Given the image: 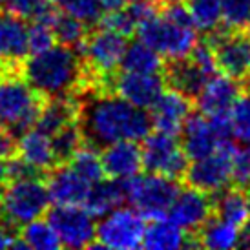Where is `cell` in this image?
<instances>
[{"instance_id": "6da1fadb", "label": "cell", "mask_w": 250, "mask_h": 250, "mask_svg": "<svg viewBox=\"0 0 250 250\" xmlns=\"http://www.w3.org/2000/svg\"><path fill=\"white\" fill-rule=\"evenodd\" d=\"M79 128L84 145L91 148H104L119 141L143 143L152 132V117L148 110L137 108L117 93L86 86L79 95Z\"/></svg>"}, {"instance_id": "7a4b0ae2", "label": "cell", "mask_w": 250, "mask_h": 250, "mask_svg": "<svg viewBox=\"0 0 250 250\" xmlns=\"http://www.w3.org/2000/svg\"><path fill=\"white\" fill-rule=\"evenodd\" d=\"M21 73L44 99L77 97L86 86L95 84L81 51L59 42L31 53L22 64Z\"/></svg>"}, {"instance_id": "3957f363", "label": "cell", "mask_w": 250, "mask_h": 250, "mask_svg": "<svg viewBox=\"0 0 250 250\" xmlns=\"http://www.w3.org/2000/svg\"><path fill=\"white\" fill-rule=\"evenodd\" d=\"M199 29L185 4L167 6L163 13H153L137 28V37L153 49H157L165 61H181L192 55L199 44Z\"/></svg>"}, {"instance_id": "277c9868", "label": "cell", "mask_w": 250, "mask_h": 250, "mask_svg": "<svg viewBox=\"0 0 250 250\" xmlns=\"http://www.w3.org/2000/svg\"><path fill=\"white\" fill-rule=\"evenodd\" d=\"M46 99L17 73H4L0 79V126H6L19 137L39 121Z\"/></svg>"}, {"instance_id": "5b68a950", "label": "cell", "mask_w": 250, "mask_h": 250, "mask_svg": "<svg viewBox=\"0 0 250 250\" xmlns=\"http://www.w3.org/2000/svg\"><path fill=\"white\" fill-rule=\"evenodd\" d=\"M0 215L11 229H21L22 225L42 217L51 205L48 183L42 175L9 181L0 192Z\"/></svg>"}, {"instance_id": "8992f818", "label": "cell", "mask_w": 250, "mask_h": 250, "mask_svg": "<svg viewBox=\"0 0 250 250\" xmlns=\"http://www.w3.org/2000/svg\"><path fill=\"white\" fill-rule=\"evenodd\" d=\"M125 188L126 201L135 210H139L146 219L167 215L181 190L177 179L155 172L137 174L132 179L125 181Z\"/></svg>"}, {"instance_id": "52a82bcc", "label": "cell", "mask_w": 250, "mask_h": 250, "mask_svg": "<svg viewBox=\"0 0 250 250\" xmlns=\"http://www.w3.org/2000/svg\"><path fill=\"white\" fill-rule=\"evenodd\" d=\"M239 150L234 141H229L210 153L207 157L190 161L185 177L188 185L207 192L210 195H217L236 183V167Z\"/></svg>"}, {"instance_id": "ba28073f", "label": "cell", "mask_w": 250, "mask_h": 250, "mask_svg": "<svg viewBox=\"0 0 250 250\" xmlns=\"http://www.w3.org/2000/svg\"><path fill=\"white\" fill-rule=\"evenodd\" d=\"M146 230V217L139 210L130 207H117L101 215L93 249L135 250L143 247Z\"/></svg>"}, {"instance_id": "9c48e42d", "label": "cell", "mask_w": 250, "mask_h": 250, "mask_svg": "<svg viewBox=\"0 0 250 250\" xmlns=\"http://www.w3.org/2000/svg\"><path fill=\"white\" fill-rule=\"evenodd\" d=\"M126 46L128 39L106 26L88 33L79 51L86 62V68L95 79V86H99L104 77L115 73L121 68Z\"/></svg>"}, {"instance_id": "30bf717a", "label": "cell", "mask_w": 250, "mask_h": 250, "mask_svg": "<svg viewBox=\"0 0 250 250\" xmlns=\"http://www.w3.org/2000/svg\"><path fill=\"white\" fill-rule=\"evenodd\" d=\"M179 139L188 159L194 161L214 153L234 137L230 133L229 117H208L199 111L197 115L192 113L185 123Z\"/></svg>"}, {"instance_id": "8fae6325", "label": "cell", "mask_w": 250, "mask_h": 250, "mask_svg": "<svg viewBox=\"0 0 250 250\" xmlns=\"http://www.w3.org/2000/svg\"><path fill=\"white\" fill-rule=\"evenodd\" d=\"M143 167L146 172H155L168 177H185L190 159L185 153L179 135L153 130L143 139Z\"/></svg>"}, {"instance_id": "7c38bea8", "label": "cell", "mask_w": 250, "mask_h": 250, "mask_svg": "<svg viewBox=\"0 0 250 250\" xmlns=\"http://www.w3.org/2000/svg\"><path fill=\"white\" fill-rule=\"evenodd\" d=\"M46 219L55 229L66 249H93L97 223L95 215L86 207H61L53 205L46 212Z\"/></svg>"}, {"instance_id": "4fadbf2b", "label": "cell", "mask_w": 250, "mask_h": 250, "mask_svg": "<svg viewBox=\"0 0 250 250\" xmlns=\"http://www.w3.org/2000/svg\"><path fill=\"white\" fill-rule=\"evenodd\" d=\"M97 88L117 93L137 108L150 110L153 103L167 88V81L161 73H133L121 70L104 77Z\"/></svg>"}, {"instance_id": "5bb4252c", "label": "cell", "mask_w": 250, "mask_h": 250, "mask_svg": "<svg viewBox=\"0 0 250 250\" xmlns=\"http://www.w3.org/2000/svg\"><path fill=\"white\" fill-rule=\"evenodd\" d=\"M29 24L11 11L0 13V71L17 73L29 55Z\"/></svg>"}, {"instance_id": "9a60e30c", "label": "cell", "mask_w": 250, "mask_h": 250, "mask_svg": "<svg viewBox=\"0 0 250 250\" xmlns=\"http://www.w3.org/2000/svg\"><path fill=\"white\" fill-rule=\"evenodd\" d=\"M217 70L243 81L250 75L249 31H223L212 39Z\"/></svg>"}, {"instance_id": "2e32d148", "label": "cell", "mask_w": 250, "mask_h": 250, "mask_svg": "<svg viewBox=\"0 0 250 250\" xmlns=\"http://www.w3.org/2000/svg\"><path fill=\"white\" fill-rule=\"evenodd\" d=\"M212 212H214L212 195L188 185L187 188H181L179 194L175 195L167 215L192 234L199 232V229L212 217Z\"/></svg>"}, {"instance_id": "e0dca14e", "label": "cell", "mask_w": 250, "mask_h": 250, "mask_svg": "<svg viewBox=\"0 0 250 250\" xmlns=\"http://www.w3.org/2000/svg\"><path fill=\"white\" fill-rule=\"evenodd\" d=\"M241 95V84L237 79L223 71H215L195 95L197 108L208 117H229L234 103Z\"/></svg>"}, {"instance_id": "ac0fdd59", "label": "cell", "mask_w": 250, "mask_h": 250, "mask_svg": "<svg viewBox=\"0 0 250 250\" xmlns=\"http://www.w3.org/2000/svg\"><path fill=\"white\" fill-rule=\"evenodd\" d=\"M192 97H188L187 93L175 88H165L150 108L153 130L179 135L185 123L192 115Z\"/></svg>"}, {"instance_id": "d6986e66", "label": "cell", "mask_w": 250, "mask_h": 250, "mask_svg": "<svg viewBox=\"0 0 250 250\" xmlns=\"http://www.w3.org/2000/svg\"><path fill=\"white\" fill-rule=\"evenodd\" d=\"M46 183L51 205L61 207H84L91 190L90 181L84 179L70 163H64L49 170Z\"/></svg>"}, {"instance_id": "ffe728a7", "label": "cell", "mask_w": 250, "mask_h": 250, "mask_svg": "<svg viewBox=\"0 0 250 250\" xmlns=\"http://www.w3.org/2000/svg\"><path fill=\"white\" fill-rule=\"evenodd\" d=\"M106 177L128 181L143 170V148L137 141H119L101 148Z\"/></svg>"}, {"instance_id": "44dd1931", "label": "cell", "mask_w": 250, "mask_h": 250, "mask_svg": "<svg viewBox=\"0 0 250 250\" xmlns=\"http://www.w3.org/2000/svg\"><path fill=\"white\" fill-rule=\"evenodd\" d=\"M19 157L29 163L41 172H49L59 167V159L53 150V143L48 133L39 130L37 126L29 128L19 137Z\"/></svg>"}, {"instance_id": "7402d4cb", "label": "cell", "mask_w": 250, "mask_h": 250, "mask_svg": "<svg viewBox=\"0 0 250 250\" xmlns=\"http://www.w3.org/2000/svg\"><path fill=\"white\" fill-rule=\"evenodd\" d=\"M194 245L188 237V232L179 227L168 215L153 217L146 223L143 247L148 250H177Z\"/></svg>"}, {"instance_id": "603a6c76", "label": "cell", "mask_w": 250, "mask_h": 250, "mask_svg": "<svg viewBox=\"0 0 250 250\" xmlns=\"http://www.w3.org/2000/svg\"><path fill=\"white\" fill-rule=\"evenodd\" d=\"M239 241H241V227L221 215L210 217L197 232V245L210 250L237 249Z\"/></svg>"}, {"instance_id": "cb8c5ba5", "label": "cell", "mask_w": 250, "mask_h": 250, "mask_svg": "<svg viewBox=\"0 0 250 250\" xmlns=\"http://www.w3.org/2000/svg\"><path fill=\"white\" fill-rule=\"evenodd\" d=\"M212 75L214 73L205 70L192 57H187L170 64L167 70V83L170 84V88L187 93L188 97H195Z\"/></svg>"}, {"instance_id": "d4e9b609", "label": "cell", "mask_w": 250, "mask_h": 250, "mask_svg": "<svg viewBox=\"0 0 250 250\" xmlns=\"http://www.w3.org/2000/svg\"><path fill=\"white\" fill-rule=\"evenodd\" d=\"M77 117H79V101H77V97L46 99L35 126L51 137L53 133L62 130L64 126L75 123Z\"/></svg>"}, {"instance_id": "484cf974", "label": "cell", "mask_w": 250, "mask_h": 250, "mask_svg": "<svg viewBox=\"0 0 250 250\" xmlns=\"http://www.w3.org/2000/svg\"><path fill=\"white\" fill-rule=\"evenodd\" d=\"M126 201V188L125 181L119 179H101L97 183L91 185L90 195H88V201H86V208L90 210L95 217L108 214L113 208L121 207Z\"/></svg>"}, {"instance_id": "4316f807", "label": "cell", "mask_w": 250, "mask_h": 250, "mask_svg": "<svg viewBox=\"0 0 250 250\" xmlns=\"http://www.w3.org/2000/svg\"><path fill=\"white\" fill-rule=\"evenodd\" d=\"M121 70L133 71V73H163L165 57L137 37V41L128 42L123 55V62H121Z\"/></svg>"}, {"instance_id": "83f0119b", "label": "cell", "mask_w": 250, "mask_h": 250, "mask_svg": "<svg viewBox=\"0 0 250 250\" xmlns=\"http://www.w3.org/2000/svg\"><path fill=\"white\" fill-rule=\"evenodd\" d=\"M215 215H221L229 221L243 227L250 221V199L249 192L239 187H229L215 195L214 199Z\"/></svg>"}, {"instance_id": "f1b7e54d", "label": "cell", "mask_w": 250, "mask_h": 250, "mask_svg": "<svg viewBox=\"0 0 250 250\" xmlns=\"http://www.w3.org/2000/svg\"><path fill=\"white\" fill-rule=\"evenodd\" d=\"M19 237L22 239V243L26 245V249L57 250L62 247L55 229L51 227V223L48 219H42V217L22 225L19 229Z\"/></svg>"}, {"instance_id": "f546056e", "label": "cell", "mask_w": 250, "mask_h": 250, "mask_svg": "<svg viewBox=\"0 0 250 250\" xmlns=\"http://www.w3.org/2000/svg\"><path fill=\"white\" fill-rule=\"evenodd\" d=\"M188 13L203 33H215L223 26V0H187Z\"/></svg>"}, {"instance_id": "4dcf8cb0", "label": "cell", "mask_w": 250, "mask_h": 250, "mask_svg": "<svg viewBox=\"0 0 250 250\" xmlns=\"http://www.w3.org/2000/svg\"><path fill=\"white\" fill-rule=\"evenodd\" d=\"M4 9L19 15L26 21H46L53 22L59 15V6L53 0H2Z\"/></svg>"}, {"instance_id": "1f68e13d", "label": "cell", "mask_w": 250, "mask_h": 250, "mask_svg": "<svg viewBox=\"0 0 250 250\" xmlns=\"http://www.w3.org/2000/svg\"><path fill=\"white\" fill-rule=\"evenodd\" d=\"M53 29H55V37L59 44L70 46V48L81 49L84 44L86 37H88V24H84L83 21H79L71 15L59 11L55 19H53Z\"/></svg>"}, {"instance_id": "d6a6232c", "label": "cell", "mask_w": 250, "mask_h": 250, "mask_svg": "<svg viewBox=\"0 0 250 250\" xmlns=\"http://www.w3.org/2000/svg\"><path fill=\"white\" fill-rule=\"evenodd\" d=\"M51 143H53V150L57 153L59 165L70 163L71 157L84 146V137L79 128V123L75 121L71 125L64 126L62 130H59L57 133H53Z\"/></svg>"}, {"instance_id": "836d02e7", "label": "cell", "mask_w": 250, "mask_h": 250, "mask_svg": "<svg viewBox=\"0 0 250 250\" xmlns=\"http://www.w3.org/2000/svg\"><path fill=\"white\" fill-rule=\"evenodd\" d=\"M230 133L237 143H250V90L241 91V95L229 111Z\"/></svg>"}, {"instance_id": "e575fe53", "label": "cell", "mask_w": 250, "mask_h": 250, "mask_svg": "<svg viewBox=\"0 0 250 250\" xmlns=\"http://www.w3.org/2000/svg\"><path fill=\"white\" fill-rule=\"evenodd\" d=\"M59 9L75 17L88 26H95L103 21L106 7L103 0H53Z\"/></svg>"}, {"instance_id": "d590c367", "label": "cell", "mask_w": 250, "mask_h": 250, "mask_svg": "<svg viewBox=\"0 0 250 250\" xmlns=\"http://www.w3.org/2000/svg\"><path fill=\"white\" fill-rule=\"evenodd\" d=\"M139 24H141V19L135 4H126V6L110 9L103 17V26L117 31L121 35H125L126 39L137 33Z\"/></svg>"}, {"instance_id": "8d00e7d4", "label": "cell", "mask_w": 250, "mask_h": 250, "mask_svg": "<svg viewBox=\"0 0 250 250\" xmlns=\"http://www.w3.org/2000/svg\"><path fill=\"white\" fill-rule=\"evenodd\" d=\"M70 165L83 175L84 179L90 181L91 185L106 177L104 167H103V161H101V152H97V148H91L88 145H84L71 157Z\"/></svg>"}, {"instance_id": "74e56055", "label": "cell", "mask_w": 250, "mask_h": 250, "mask_svg": "<svg viewBox=\"0 0 250 250\" xmlns=\"http://www.w3.org/2000/svg\"><path fill=\"white\" fill-rule=\"evenodd\" d=\"M223 28L250 31V0H223Z\"/></svg>"}, {"instance_id": "f35d334b", "label": "cell", "mask_w": 250, "mask_h": 250, "mask_svg": "<svg viewBox=\"0 0 250 250\" xmlns=\"http://www.w3.org/2000/svg\"><path fill=\"white\" fill-rule=\"evenodd\" d=\"M28 41H29V55L55 46L57 37H55L53 24L46 21H31L28 31Z\"/></svg>"}, {"instance_id": "ab89813d", "label": "cell", "mask_w": 250, "mask_h": 250, "mask_svg": "<svg viewBox=\"0 0 250 250\" xmlns=\"http://www.w3.org/2000/svg\"><path fill=\"white\" fill-rule=\"evenodd\" d=\"M19 155V135L6 126H0V159L9 161Z\"/></svg>"}, {"instance_id": "60d3db41", "label": "cell", "mask_w": 250, "mask_h": 250, "mask_svg": "<svg viewBox=\"0 0 250 250\" xmlns=\"http://www.w3.org/2000/svg\"><path fill=\"white\" fill-rule=\"evenodd\" d=\"M236 183L241 187H250V143H247L237 155Z\"/></svg>"}, {"instance_id": "b9f144b4", "label": "cell", "mask_w": 250, "mask_h": 250, "mask_svg": "<svg viewBox=\"0 0 250 250\" xmlns=\"http://www.w3.org/2000/svg\"><path fill=\"white\" fill-rule=\"evenodd\" d=\"M17 236H19V232L13 234L6 223H0V249H13Z\"/></svg>"}, {"instance_id": "7bdbcfd3", "label": "cell", "mask_w": 250, "mask_h": 250, "mask_svg": "<svg viewBox=\"0 0 250 250\" xmlns=\"http://www.w3.org/2000/svg\"><path fill=\"white\" fill-rule=\"evenodd\" d=\"M241 249H250V221L245 223L241 227V241H239Z\"/></svg>"}, {"instance_id": "ee69618b", "label": "cell", "mask_w": 250, "mask_h": 250, "mask_svg": "<svg viewBox=\"0 0 250 250\" xmlns=\"http://www.w3.org/2000/svg\"><path fill=\"white\" fill-rule=\"evenodd\" d=\"M135 2H141V0H103L106 11L115 9V7H121V6H126V4H135Z\"/></svg>"}, {"instance_id": "f6af8a7d", "label": "cell", "mask_w": 250, "mask_h": 250, "mask_svg": "<svg viewBox=\"0 0 250 250\" xmlns=\"http://www.w3.org/2000/svg\"><path fill=\"white\" fill-rule=\"evenodd\" d=\"M9 183V172H7V161L0 159V192Z\"/></svg>"}, {"instance_id": "bcb514c9", "label": "cell", "mask_w": 250, "mask_h": 250, "mask_svg": "<svg viewBox=\"0 0 250 250\" xmlns=\"http://www.w3.org/2000/svg\"><path fill=\"white\" fill-rule=\"evenodd\" d=\"M159 4H163V6H177V4H185L187 0H157Z\"/></svg>"}, {"instance_id": "7dc6e473", "label": "cell", "mask_w": 250, "mask_h": 250, "mask_svg": "<svg viewBox=\"0 0 250 250\" xmlns=\"http://www.w3.org/2000/svg\"><path fill=\"white\" fill-rule=\"evenodd\" d=\"M0 210H2V199H0Z\"/></svg>"}, {"instance_id": "c3c4849f", "label": "cell", "mask_w": 250, "mask_h": 250, "mask_svg": "<svg viewBox=\"0 0 250 250\" xmlns=\"http://www.w3.org/2000/svg\"><path fill=\"white\" fill-rule=\"evenodd\" d=\"M2 6H4V4H2V0H0V7H2Z\"/></svg>"}, {"instance_id": "681fc988", "label": "cell", "mask_w": 250, "mask_h": 250, "mask_svg": "<svg viewBox=\"0 0 250 250\" xmlns=\"http://www.w3.org/2000/svg\"><path fill=\"white\" fill-rule=\"evenodd\" d=\"M249 199H250V190H249Z\"/></svg>"}]
</instances>
